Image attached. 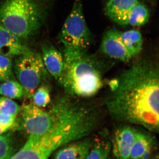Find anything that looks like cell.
Returning <instances> with one entry per match:
<instances>
[{
	"mask_svg": "<svg viewBox=\"0 0 159 159\" xmlns=\"http://www.w3.org/2000/svg\"><path fill=\"white\" fill-rule=\"evenodd\" d=\"M107 110L117 122L158 132L159 70L152 61L141 59L109 84Z\"/></svg>",
	"mask_w": 159,
	"mask_h": 159,
	"instance_id": "6da1fadb",
	"label": "cell"
},
{
	"mask_svg": "<svg viewBox=\"0 0 159 159\" xmlns=\"http://www.w3.org/2000/svg\"><path fill=\"white\" fill-rule=\"evenodd\" d=\"M64 67L59 81L70 96L87 98L103 86L102 64L87 51L64 49Z\"/></svg>",
	"mask_w": 159,
	"mask_h": 159,
	"instance_id": "7a4b0ae2",
	"label": "cell"
},
{
	"mask_svg": "<svg viewBox=\"0 0 159 159\" xmlns=\"http://www.w3.org/2000/svg\"><path fill=\"white\" fill-rule=\"evenodd\" d=\"M54 0H0V24L22 41L32 39L48 19Z\"/></svg>",
	"mask_w": 159,
	"mask_h": 159,
	"instance_id": "3957f363",
	"label": "cell"
},
{
	"mask_svg": "<svg viewBox=\"0 0 159 159\" xmlns=\"http://www.w3.org/2000/svg\"><path fill=\"white\" fill-rule=\"evenodd\" d=\"M76 139L73 124L67 119L57 118L45 133L29 135L22 148L9 159H48L57 148Z\"/></svg>",
	"mask_w": 159,
	"mask_h": 159,
	"instance_id": "277c9868",
	"label": "cell"
},
{
	"mask_svg": "<svg viewBox=\"0 0 159 159\" xmlns=\"http://www.w3.org/2000/svg\"><path fill=\"white\" fill-rule=\"evenodd\" d=\"M59 37L64 49L87 51L90 46L92 33L84 18L81 0H74Z\"/></svg>",
	"mask_w": 159,
	"mask_h": 159,
	"instance_id": "5b68a950",
	"label": "cell"
},
{
	"mask_svg": "<svg viewBox=\"0 0 159 159\" xmlns=\"http://www.w3.org/2000/svg\"><path fill=\"white\" fill-rule=\"evenodd\" d=\"M17 57L15 61V73L24 88L25 97L31 99L47 70L40 54L30 50Z\"/></svg>",
	"mask_w": 159,
	"mask_h": 159,
	"instance_id": "8992f818",
	"label": "cell"
},
{
	"mask_svg": "<svg viewBox=\"0 0 159 159\" xmlns=\"http://www.w3.org/2000/svg\"><path fill=\"white\" fill-rule=\"evenodd\" d=\"M20 112L22 128L29 135L45 133L50 129L55 120L53 106L49 111H46L33 102L28 103L22 106Z\"/></svg>",
	"mask_w": 159,
	"mask_h": 159,
	"instance_id": "52a82bcc",
	"label": "cell"
},
{
	"mask_svg": "<svg viewBox=\"0 0 159 159\" xmlns=\"http://www.w3.org/2000/svg\"><path fill=\"white\" fill-rule=\"evenodd\" d=\"M120 31L112 29L106 32L101 43V51L106 56L122 62H128L133 58L120 37Z\"/></svg>",
	"mask_w": 159,
	"mask_h": 159,
	"instance_id": "ba28073f",
	"label": "cell"
},
{
	"mask_svg": "<svg viewBox=\"0 0 159 159\" xmlns=\"http://www.w3.org/2000/svg\"><path fill=\"white\" fill-rule=\"evenodd\" d=\"M136 129L125 124L115 132L112 145L114 154L118 159H129Z\"/></svg>",
	"mask_w": 159,
	"mask_h": 159,
	"instance_id": "9c48e42d",
	"label": "cell"
},
{
	"mask_svg": "<svg viewBox=\"0 0 159 159\" xmlns=\"http://www.w3.org/2000/svg\"><path fill=\"white\" fill-rule=\"evenodd\" d=\"M29 51L17 35L0 24V54L18 56Z\"/></svg>",
	"mask_w": 159,
	"mask_h": 159,
	"instance_id": "30bf717a",
	"label": "cell"
},
{
	"mask_svg": "<svg viewBox=\"0 0 159 159\" xmlns=\"http://www.w3.org/2000/svg\"><path fill=\"white\" fill-rule=\"evenodd\" d=\"M139 0H110L107 4L105 11L112 20L122 26L128 25L129 12Z\"/></svg>",
	"mask_w": 159,
	"mask_h": 159,
	"instance_id": "8fae6325",
	"label": "cell"
},
{
	"mask_svg": "<svg viewBox=\"0 0 159 159\" xmlns=\"http://www.w3.org/2000/svg\"><path fill=\"white\" fill-rule=\"evenodd\" d=\"M43 62L46 70L56 80H58L64 67L63 54L54 46L46 44L42 47Z\"/></svg>",
	"mask_w": 159,
	"mask_h": 159,
	"instance_id": "7c38bea8",
	"label": "cell"
},
{
	"mask_svg": "<svg viewBox=\"0 0 159 159\" xmlns=\"http://www.w3.org/2000/svg\"><path fill=\"white\" fill-rule=\"evenodd\" d=\"M89 139L79 140L60 149L54 159H85L90 148Z\"/></svg>",
	"mask_w": 159,
	"mask_h": 159,
	"instance_id": "4fadbf2b",
	"label": "cell"
},
{
	"mask_svg": "<svg viewBox=\"0 0 159 159\" xmlns=\"http://www.w3.org/2000/svg\"><path fill=\"white\" fill-rule=\"evenodd\" d=\"M120 37L123 44L133 57L139 54L143 46V39L140 31L136 30L120 32Z\"/></svg>",
	"mask_w": 159,
	"mask_h": 159,
	"instance_id": "5bb4252c",
	"label": "cell"
},
{
	"mask_svg": "<svg viewBox=\"0 0 159 159\" xmlns=\"http://www.w3.org/2000/svg\"><path fill=\"white\" fill-rule=\"evenodd\" d=\"M152 137L148 133L137 129L129 159H140L145 151L152 146Z\"/></svg>",
	"mask_w": 159,
	"mask_h": 159,
	"instance_id": "9a60e30c",
	"label": "cell"
},
{
	"mask_svg": "<svg viewBox=\"0 0 159 159\" xmlns=\"http://www.w3.org/2000/svg\"><path fill=\"white\" fill-rule=\"evenodd\" d=\"M149 11L146 6L141 3L136 4L129 12L128 18V25L139 27L145 25L149 19Z\"/></svg>",
	"mask_w": 159,
	"mask_h": 159,
	"instance_id": "2e32d148",
	"label": "cell"
},
{
	"mask_svg": "<svg viewBox=\"0 0 159 159\" xmlns=\"http://www.w3.org/2000/svg\"><path fill=\"white\" fill-rule=\"evenodd\" d=\"M111 146L108 141L97 139L92 142L85 159H108Z\"/></svg>",
	"mask_w": 159,
	"mask_h": 159,
	"instance_id": "e0dca14e",
	"label": "cell"
},
{
	"mask_svg": "<svg viewBox=\"0 0 159 159\" xmlns=\"http://www.w3.org/2000/svg\"><path fill=\"white\" fill-rule=\"evenodd\" d=\"M0 95L10 99H20L25 96V91L19 82L8 80L0 85Z\"/></svg>",
	"mask_w": 159,
	"mask_h": 159,
	"instance_id": "ac0fdd59",
	"label": "cell"
},
{
	"mask_svg": "<svg viewBox=\"0 0 159 159\" xmlns=\"http://www.w3.org/2000/svg\"><path fill=\"white\" fill-rule=\"evenodd\" d=\"M32 98H33V103L40 108L46 107L51 102L49 89L44 86L36 89Z\"/></svg>",
	"mask_w": 159,
	"mask_h": 159,
	"instance_id": "d6986e66",
	"label": "cell"
},
{
	"mask_svg": "<svg viewBox=\"0 0 159 159\" xmlns=\"http://www.w3.org/2000/svg\"><path fill=\"white\" fill-rule=\"evenodd\" d=\"M20 109V106L12 99L5 97H0V114L16 116Z\"/></svg>",
	"mask_w": 159,
	"mask_h": 159,
	"instance_id": "ffe728a7",
	"label": "cell"
},
{
	"mask_svg": "<svg viewBox=\"0 0 159 159\" xmlns=\"http://www.w3.org/2000/svg\"><path fill=\"white\" fill-rule=\"evenodd\" d=\"M12 141L9 134L0 135V159H9L12 156Z\"/></svg>",
	"mask_w": 159,
	"mask_h": 159,
	"instance_id": "44dd1931",
	"label": "cell"
},
{
	"mask_svg": "<svg viewBox=\"0 0 159 159\" xmlns=\"http://www.w3.org/2000/svg\"><path fill=\"white\" fill-rule=\"evenodd\" d=\"M0 71L6 80L12 74V63L10 57L0 54Z\"/></svg>",
	"mask_w": 159,
	"mask_h": 159,
	"instance_id": "7402d4cb",
	"label": "cell"
},
{
	"mask_svg": "<svg viewBox=\"0 0 159 159\" xmlns=\"http://www.w3.org/2000/svg\"><path fill=\"white\" fill-rule=\"evenodd\" d=\"M16 117L0 114V128L6 132L11 127H14Z\"/></svg>",
	"mask_w": 159,
	"mask_h": 159,
	"instance_id": "603a6c76",
	"label": "cell"
},
{
	"mask_svg": "<svg viewBox=\"0 0 159 159\" xmlns=\"http://www.w3.org/2000/svg\"><path fill=\"white\" fill-rule=\"evenodd\" d=\"M152 147L148 148L141 157L140 159H148L150 157L152 152Z\"/></svg>",
	"mask_w": 159,
	"mask_h": 159,
	"instance_id": "cb8c5ba5",
	"label": "cell"
},
{
	"mask_svg": "<svg viewBox=\"0 0 159 159\" xmlns=\"http://www.w3.org/2000/svg\"><path fill=\"white\" fill-rule=\"evenodd\" d=\"M5 80H6V78L4 77L3 74H2L1 71H0V81H5Z\"/></svg>",
	"mask_w": 159,
	"mask_h": 159,
	"instance_id": "d4e9b609",
	"label": "cell"
},
{
	"mask_svg": "<svg viewBox=\"0 0 159 159\" xmlns=\"http://www.w3.org/2000/svg\"><path fill=\"white\" fill-rule=\"evenodd\" d=\"M5 132H6V131H5V130H3L2 129L0 128V135L4 134Z\"/></svg>",
	"mask_w": 159,
	"mask_h": 159,
	"instance_id": "484cf974",
	"label": "cell"
},
{
	"mask_svg": "<svg viewBox=\"0 0 159 159\" xmlns=\"http://www.w3.org/2000/svg\"><path fill=\"white\" fill-rule=\"evenodd\" d=\"M151 1H154V0H151Z\"/></svg>",
	"mask_w": 159,
	"mask_h": 159,
	"instance_id": "4316f807",
	"label": "cell"
}]
</instances>
